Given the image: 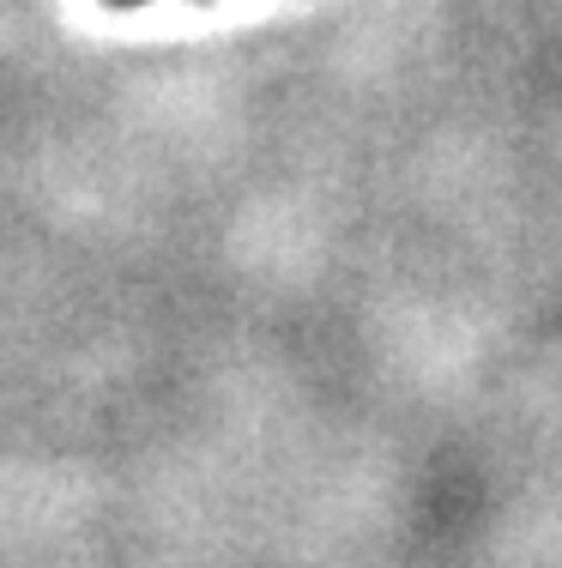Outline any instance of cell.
<instances>
[{
    "instance_id": "obj_1",
    "label": "cell",
    "mask_w": 562,
    "mask_h": 568,
    "mask_svg": "<svg viewBox=\"0 0 562 568\" xmlns=\"http://www.w3.org/2000/svg\"><path fill=\"white\" fill-rule=\"evenodd\" d=\"M110 7H140V0H110Z\"/></svg>"
}]
</instances>
